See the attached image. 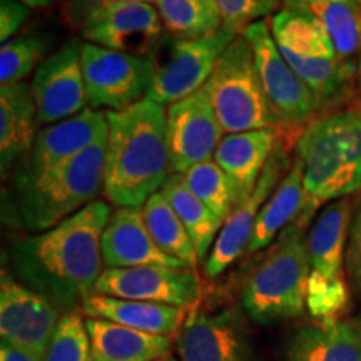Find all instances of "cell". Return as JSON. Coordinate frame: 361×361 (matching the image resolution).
Wrapping results in <instances>:
<instances>
[{"label":"cell","mask_w":361,"mask_h":361,"mask_svg":"<svg viewBox=\"0 0 361 361\" xmlns=\"http://www.w3.org/2000/svg\"><path fill=\"white\" fill-rule=\"evenodd\" d=\"M79 34L84 42L109 51L151 56L164 37V27L154 4H126L94 13Z\"/></svg>","instance_id":"17"},{"label":"cell","mask_w":361,"mask_h":361,"mask_svg":"<svg viewBox=\"0 0 361 361\" xmlns=\"http://www.w3.org/2000/svg\"><path fill=\"white\" fill-rule=\"evenodd\" d=\"M306 228L288 226L274 246L247 274L241 288V306L252 322L273 324L296 318L306 308L311 273Z\"/></svg>","instance_id":"4"},{"label":"cell","mask_w":361,"mask_h":361,"mask_svg":"<svg viewBox=\"0 0 361 361\" xmlns=\"http://www.w3.org/2000/svg\"><path fill=\"white\" fill-rule=\"evenodd\" d=\"M107 135L61 168L13 188L17 211L27 231H49L97 201V194L104 189Z\"/></svg>","instance_id":"5"},{"label":"cell","mask_w":361,"mask_h":361,"mask_svg":"<svg viewBox=\"0 0 361 361\" xmlns=\"http://www.w3.org/2000/svg\"><path fill=\"white\" fill-rule=\"evenodd\" d=\"M318 2H331V0H283V7L284 8H308L310 6Z\"/></svg>","instance_id":"40"},{"label":"cell","mask_w":361,"mask_h":361,"mask_svg":"<svg viewBox=\"0 0 361 361\" xmlns=\"http://www.w3.org/2000/svg\"><path fill=\"white\" fill-rule=\"evenodd\" d=\"M305 207L295 223L308 228L322 207L361 191V104L323 112L295 146Z\"/></svg>","instance_id":"3"},{"label":"cell","mask_w":361,"mask_h":361,"mask_svg":"<svg viewBox=\"0 0 361 361\" xmlns=\"http://www.w3.org/2000/svg\"><path fill=\"white\" fill-rule=\"evenodd\" d=\"M0 361H40L30 355L29 351L17 348V346L11 345V343L2 341L0 343Z\"/></svg>","instance_id":"39"},{"label":"cell","mask_w":361,"mask_h":361,"mask_svg":"<svg viewBox=\"0 0 361 361\" xmlns=\"http://www.w3.org/2000/svg\"><path fill=\"white\" fill-rule=\"evenodd\" d=\"M104 194L117 207H142L171 174L168 111L144 99L128 111H107Z\"/></svg>","instance_id":"2"},{"label":"cell","mask_w":361,"mask_h":361,"mask_svg":"<svg viewBox=\"0 0 361 361\" xmlns=\"http://www.w3.org/2000/svg\"><path fill=\"white\" fill-rule=\"evenodd\" d=\"M279 141L281 134L278 129L245 130L221 139L214 161L233 180L238 192V204L255 189Z\"/></svg>","instance_id":"19"},{"label":"cell","mask_w":361,"mask_h":361,"mask_svg":"<svg viewBox=\"0 0 361 361\" xmlns=\"http://www.w3.org/2000/svg\"><path fill=\"white\" fill-rule=\"evenodd\" d=\"M223 133L204 87L171 104L168 107L171 173L184 174L192 166L209 161L223 139Z\"/></svg>","instance_id":"16"},{"label":"cell","mask_w":361,"mask_h":361,"mask_svg":"<svg viewBox=\"0 0 361 361\" xmlns=\"http://www.w3.org/2000/svg\"><path fill=\"white\" fill-rule=\"evenodd\" d=\"M30 17V8L19 0H0V40L7 42L16 37L17 30L25 24Z\"/></svg>","instance_id":"38"},{"label":"cell","mask_w":361,"mask_h":361,"mask_svg":"<svg viewBox=\"0 0 361 361\" xmlns=\"http://www.w3.org/2000/svg\"><path fill=\"white\" fill-rule=\"evenodd\" d=\"M162 27L176 39H204L223 29L214 0H156Z\"/></svg>","instance_id":"30"},{"label":"cell","mask_w":361,"mask_h":361,"mask_svg":"<svg viewBox=\"0 0 361 361\" xmlns=\"http://www.w3.org/2000/svg\"><path fill=\"white\" fill-rule=\"evenodd\" d=\"M82 40L71 39L34 72L30 90L39 124L52 126L87 109L82 72Z\"/></svg>","instance_id":"13"},{"label":"cell","mask_w":361,"mask_h":361,"mask_svg":"<svg viewBox=\"0 0 361 361\" xmlns=\"http://www.w3.org/2000/svg\"><path fill=\"white\" fill-rule=\"evenodd\" d=\"M80 57L90 109L128 111L147 97L152 82L151 56H130L82 42Z\"/></svg>","instance_id":"9"},{"label":"cell","mask_w":361,"mask_h":361,"mask_svg":"<svg viewBox=\"0 0 361 361\" xmlns=\"http://www.w3.org/2000/svg\"><path fill=\"white\" fill-rule=\"evenodd\" d=\"M224 133L278 129L279 124L261 84L252 49L245 35L226 49L204 85Z\"/></svg>","instance_id":"6"},{"label":"cell","mask_w":361,"mask_h":361,"mask_svg":"<svg viewBox=\"0 0 361 361\" xmlns=\"http://www.w3.org/2000/svg\"><path fill=\"white\" fill-rule=\"evenodd\" d=\"M269 29L279 49H286L303 57L338 61L323 24L308 11L281 8L271 16Z\"/></svg>","instance_id":"27"},{"label":"cell","mask_w":361,"mask_h":361,"mask_svg":"<svg viewBox=\"0 0 361 361\" xmlns=\"http://www.w3.org/2000/svg\"><path fill=\"white\" fill-rule=\"evenodd\" d=\"M358 197L346 196L322 207L308 234L311 271L328 279L343 278L346 246Z\"/></svg>","instance_id":"21"},{"label":"cell","mask_w":361,"mask_h":361,"mask_svg":"<svg viewBox=\"0 0 361 361\" xmlns=\"http://www.w3.org/2000/svg\"><path fill=\"white\" fill-rule=\"evenodd\" d=\"M157 361H178L174 358V356H171V355H166V356H162V358H159Z\"/></svg>","instance_id":"42"},{"label":"cell","mask_w":361,"mask_h":361,"mask_svg":"<svg viewBox=\"0 0 361 361\" xmlns=\"http://www.w3.org/2000/svg\"><path fill=\"white\" fill-rule=\"evenodd\" d=\"M37 107L27 82L0 89V164L6 174L32 151L37 139Z\"/></svg>","instance_id":"23"},{"label":"cell","mask_w":361,"mask_h":361,"mask_svg":"<svg viewBox=\"0 0 361 361\" xmlns=\"http://www.w3.org/2000/svg\"><path fill=\"white\" fill-rule=\"evenodd\" d=\"M305 207V189L300 169L295 164L264 202L263 209L256 219L255 233L247 246V255L263 251L271 243L276 241L288 226L300 218Z\"/></svg>","instance_id":"25"},{"label":"cell","mask_w":361,"mask_h":361,"mask_svg":"<svg viewBox=\"0 0 361 361\" xmlns=\"http://www.w3.org/2000/svg\"><path fill=\"white\" fill-rule=\"evenodd\" d=\"M142 214L149 234L161 251L184 263L188 268H196L201 263L186 228L164 194L161 191L152 194L142 206Z\"/></svg>","instance_id":"29"},{"label":"cell","mask_w":361,"mask_h":361,"mask_svg":"<svg viewBox=\"0 0 361 361\" xmlns=\"http://www.w3.org/2000/svg\"><path fill=\"white\" fill-rule=\"evenodd\" d=\"M345 266L351 288L361 296V194L356 200L355 214L353 219H351Z\"/></svg>","instance_id":"37"},{"label":"cell","mask_w":361,"mask_h":361,"mask_svg":"<svg viewBox=\"0 0 361 361\" xmlns=\"http://www.w3.org/2000/svg\"><path fill=\"white\" fill-rule=\"evenodd\" d=\"M243 35L252 49L266 99L278 119L281 141L295 147L306 126L319 116L313 94L284 61L268 20L255 22Z\"/></svg>","instance_id":"7"},{"label":"cell","mask_w":361,"mask_h":361,"mask_svg":"<svg viewBox=\"0 0 361 361\" xmlns=\"http://www.w3.org/2000/svg\"><path fill=\"white\" fill-rule=\"evenodd\" d=\"M180 361H255V350L243 322L234 308L191 311L178 338Z\"/></svg>","instance_id":"15"},{"label":"cell","mask_w":361,"mask_h":361,"mask_svg":"<svg viewBox=\"0 0 361 361\" xmlns=\"http://www.w3.org/2000/svg\"><path fill=\"white\" fill-rule=\"evenodd\" d=\"M156 0H66L62 6L61 16L64 24L72 30L82 29L94 13L101 12L102 8L126 6V4H154Z\"/></svg>","instance_id":"36"},{"label":"cell","mask_w":361,"mask_h":361,"mask_svg":"<svg viewBox=\"0 0 361 361\" xmlns=\"http://www.w3.org/2000/svg\"><path fill=\"white\" fill-rule=\"evenodd\" d=\"M355 322H356V324H358V328H360V331H361V313H360L358 318L355 319Z\"/></svg>","instance_id":"44"},{"label":"cell","mask_w":361,"mask_h":361,"mask_svg":"<svg viewBox=\"0 0 361 361\" xmlns=\"http://www.w3.org/2000/svg\"><path fill=\"white\" fill-rule=\"evenodd\" d=\"M107 134V114L90 107L71 119L42 129L37 134L32 151L17 164L13 173V188L32 183L61 168Z\"/></svg>","instance_id":"14"},{"label":"cell","mask_w":361,"mask_h":361,"mask_svg":"<svg viewBox=\"0 0 361 361\" xmlns=\"http://www.w3.org/2000/svg\"><path fill=\"white\" fill-rule=\"evenodd\" d=\"M348 300L350 293L345 279H328L311 271L306 308L316 319H336L346 308Z\"/></svg>","instance_id":"34"},{"label":"cell","mask_w":361,"mask_h":361,"mask_svg":"<svg viewBox=\"0 0 361 361\" xmlns=\"http://www.w3.org/2000/svg\"><path fill=\"white\" fill-rule=\"evenodd\" d=\"M80 311L87 318L107 319L157 336H173L179 331L188 316V310L178 306L123 300L96 293L85 298L80 305Z\"/></svg>","instance_id":"22"},{"label":"cell","mask_w":361,"mask_h":361,"mask_svg":"<svg viewBox=\"0 0 361 361\" xmlns=\"http://www.w3.org/2000/svg\"><path fill=\"white\" fill-rule=\"evenodd\" d=\"M111 216V206L97 200L49 231L16 239L17 278L61 310H79L104 273L101 239Z\"/></svg>","instance_id":"1"},{"label":"cell","mask_w":361,"mask_h":361,"mask_svg":"<svg viewBox=\"0 0 361 361\" xmlns=\"http://www.w3.org/2000/svg\"><path fill=\"white\" fill-rule=\"evenodd\" d=\"M221 12L224 29L239 35L255 22L263 20L266 16H274L281 11L283 0H214Z\"/></svg>","instance_id":"35"},{"label":"cell","mask_w":361,"mask_h":361,"mask_svg":"<svg viewBox=\"0 0 361 361\" xmlns=\"http://www.w3.org/2000/svg\"><path fill=\"white\" fill-rule=\"evenodd\" d=\"M101 250L107 268L169 266L188 268L159 250L149 234L142 207H117L102 233Z\"/></svg>","instance_id":"18"},{"label":"cell","mask_w":361,"mask_h":361,"mask_svg":"<svg viewBox=\"0 0 361 361\" xmlns=\"http://www.w3.org/2000/svg\"><path fill=\"white\" fill-rule=\"evenodd\" d=\"M283 361H361V331L356 322L318 319L293 333Z\"/></svg>","instance_id":"20"},{"label":"cell","mask_w":361,"mask_h":361,"mask_svg":"<svg viewBox=\"0 0 361 361\" xmlns=\"http://www.w3.org/2000/svg\"><path fill=\"white\" fill-rule=\"evenodd\" d=\"M49 52L47 35L25 32L8 39L0 47V84L11 85L25 82L30 72L45 61Z\"/></svg>","instance_id":"32"},{"label":"cell","mask_w":361,"mask_h":361,"mask_svg":"<svg viewBox=\"0 0 361 361\" xmlns=\"http://www.w3.org/2000/svg\"><path fill=\"white\" fill-rule=\"evenodd\" d=\"M44 361H94L87 323L79 310L66 311L45 351Z\"/></svg>","instance_id":"33"},{"label":"cell","mask_w":361,"mask_h":361,"mask_svg":"<svg viewBox=\"0 0 361 361\" xmlns=\"http://www.w3.org/2000/svg\"><path fill=\"white\" fill-rule=\"evenodd\" d=\"M188 188L196 194L213 213L226 221L238 206V192L229 176L216 161H204L183 174Z\"/></svg>","instance_id":"31"},{"label":"cell","mask_w":361,"mask_h":361,"mask_svg":"<svg viewBox=\"0 0 361 361\" xmlns=\"http://www.w3.org/2000/svg\"><path fill=\"white\" fill-rule=\"evenodd\" d=\"M238 35L224 27L218 34L194 40L164 34L151 54L152 82L146 99L171 106L204 87L221 56Z\"/></svg>","instance_id":"8"},{"label":"cell","mask_w":361,"mask_h":361,"mask_svg":"<svg viewBox=\"0 0 361 361\" xmlns=\"http://www.w3.org/2000/svg\"><path fill=\"white\" fill-rule=\"evenodd\" d=\"M94 361H157L169 355L173 336H157L107 319L87 318Z\"/></svg>","instance_id":"24"},{"label":"cell","mask_w":361,"mask_h":361,"mask_svg":"<svg viewBox=\"0 0 361 361\" xmlns=\"http://www.w3.org/2000/svg\"><path fill=\"white\" fill-rule=\"evenodd\" d=\"M66 311L4 268L0 274V336L44 361Z\"/></svg>","instance_id":"10"},{"label":"cell","mask_w":361,"mask_h":361,"mask_svg":"<svg viewBox=\"0 0 361 361\" xmlns=\"http://www.w3.org/2000/svg\"><path fill=\"white\" fill-rule=\"evenodd\" d=\"M291 147L279 141L276 151L273 152L266 168L261 173L258 183L250 196H246L234 207L229 218L224 221L223 228L216 238L213 250L204 261V274L207 278H218L234 261L246 252L255 233L256 219L263 209L264 202L281 183V179L290 173L293 159L290 156Z\"/></svg>","instance_id":"12"},{"label":"cell","mask_w":361,"mask_h":361,"mask_svg":"<svg viewBox=\"0 0 361 361\" xmlns=\"http://www.w3.org/2000/svg\"><path fill=\"white\" fill-rule=\"evenodd\" d=\"M20 4H24L25 7L34 8V11H40V8L51 7L56 0H19Z\"/></svg>","instance_id":"41"},{"label":"cell","mask_w":361,"mask_h":361,"mask_svg":"<svg viewBox=\"0 0 361 361\" xmlns=\"http://www.w3.org/2000/svg\"><path fill=\"white\" fill-rule=\"evenodd\" d=\"M96 295L147 301L194 310L201 303L202 281L194 268L137 266L106 268L96 284Z\"/></svg>","instance_id":"11"},{"label":"cell","mask_w":361,"mask_h":361,"mask_svg":"<svg viewBox=\"0 0 361 361\" xmlns=\"http://www.w3.org/2000/svg\"><path fill=\"white\" fill-rule=\"evenodd\" d=\"M358 84L361 87V57H360V62H358Z\"/></svg>","instance_id":"43"},{"label":"cell","mask_w":361,"mask_h":361,"mask_svg":"<svg viewBox=\"0 0 361 361\" xmlns=\"http://www.w3.org/2000/svg\"><path fill=\"white\" fill-rule=\"evenodd\" d=\"M303 11L311 12L322 22L338 61L358 67L361 57V0L318 2Z\"/></svg>","instance_id":"28"},{"label":"cell","mask_w":361,"mask_h":361,"mask_svg":"<svg viewBox=\"0 0 361 361\" xmlns=\"http://www.w3.org/2000/svg\"><path fill=\"white\" fill-rule=\"evenodd\" d=\"M161 192L173 206L176 214L196 247L197 258L201 263L207 259V252H211L216 238L223 228L224 221L218 218L213 211L202 202L200 197L188 188L183 174H171L162 186Z\"/></svg>","instance_id":"26"}]
</instances>
